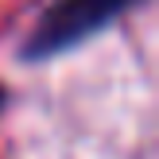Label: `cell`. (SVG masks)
I'll use <instances>...</instances> for the list:
<instances>
[{"label": "cell", "instance_id": "1", "mask_svg": "<svg viewBox=\"0 0 159 159\" xmlns=\"http://www.w3.org/2000/svg\"><path fill=\"white\" fill-rule=\"evenodd\" d=\"M136 0H58L51 12L43 16V23L35 27V35L27 39V54H54L66 51L70 43L93 35L97 27H105L116 12L132 8Z\"/></svg>", "mask_w": 159, "mask_h": 159}]
</instances>
